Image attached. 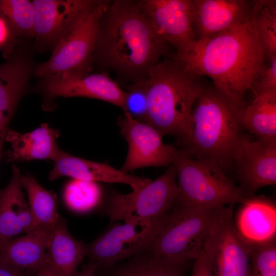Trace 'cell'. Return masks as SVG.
<instances>
[{
  "label": "cell",
  "mask_w": 276,
  "mask_h": 276,
  "mask_svg": "<svg viewBox=\"0 0 276 276\" xmlns=\"http://www.w3.org/2000/svg\"><path fill=\"white\" fill-rule=\"evenodd\" d=\"M195 75L206 76L222 94L246 104L245 94L266 66L264 50L253 20L197 40L172 55Z\"/></svg>",
  "instance_id": "6da1fadb"
},
{
  "label": "cell",
  "mask_w": 276,
  "mask_h": 276,
  "mask_svg": "<svg viewBox=\"0 0 276 276\" xmlns=\"http://www.w3.org/2000/svg\"><path fill=\"white\" fill-rule=\"evenodd\" d=\"M168 44L137 1H110L100 19L93 65L135 82L146 78L148 70L166 53Z\"/></svg>",
  "instance_id": "7a4b0ae2"
},
{
  "label": "cell",
  "mask_w": 276,
  "mask_h": 276,
  "mask_svg": "<svg viewBox=\"0 0 276 276\" xmlns=\"http://www.w3.org/2000/svg\"><path fill=\"white\" fill-rule=\"evenodd\" d=\"M246 105L228 98L213 84L204 83L193 107L190 137L182 150L217 164L226 173L232 168L244 134L242 116Z\"/></svg>",
  "instance_id": "3957f363"
},
{
  "label": "cell",
  "mask_w": 276,
  "mask_h": 276,
  "mask_svg": "<svg viewBox=\"0 0 276 276\" xmlns=\"http://www.w3.org/2000/svg\"><path fill=\"white\" fill-rule=\"evenodd\" d=\"M146 81L148 123L186 145L193 107L204 85L200 76L173 58H166L148 70Z\"/></svg>",
  "instance_id": "277c9868"
},
{
  "label": "cell",
  "mask_w": 276,
  "mask_h": 276,
  "mask_svg": "<svg viewBox=\"0 0 276 276\" xmlns=\"http://www.w3.org/2000/svg\"><path fill=\"white\" fill-rule=\"evenodd\" d=\"M178 195L175 205L215 209L243 203L247 199L217 164L198 159L178 150L174 163Z\"/></svg>",
  "instance_id": "5b68a950"
},
{
  "label": "cell",
  "mask_w": 276,
  "mask_h": 276,
  "mask_svg": "<svg viewBox=\"0 0 276 276\" xmlns=\"http://www.w3.org/2000/svg\"><path fill=\"white\" fill-rule=\"evenodd\" d=\"M227 206L215 209L175 205L164 225L146 250L171 262L187 264L202 250L205 237L219 222Z\"/></svg>",
  "instance_id": "8992f818"
},
{
  "label": "cell",
  "mask_w": 276,
  "mask_h": 276,
  "mask_svg": "<svg viewBox=\"0 0 276 276\" xmlns=\"http://www.w3.org/2000/svg\"><path fill=\"white\" fill-rule=\"evenodd\" d=\"M174 164L166 172L136 192L128 194L116 192L107 208L110 220L165 222L175 206L178 195Z\"/></svg>",
  "instance_id": "52a82bcc"
},
{
  "label": "cell",
  "mask_w": 276,
  "mask_h": 276,
  "mask_svg": "<svg viewBox=\"0 0 276 276\" xmlns=\"http://www.w3.org/2000/svg\"><path fill=\"white\" fill-rule=\"evenodd\" d=\"M110 1H100L87 16L58 44L47 61L38 63L35 76L91 72L100 19Z\"/></svg>",
  "instance_id": "ba28073f"
},
{
  "label": "cell",
  "mask_w": 276,
  "mask_h": 276,
  "mask_svg": "<svg viewBox=\"0 0 276 276\" xmlns=\"http://www.w3.org/2000/svg\"><path fill=\"white\" fill-rule=\"evenodd\" d=\"M36 90L43 110L55 108L58 97H85L104 101L123 109L126 91L105 73L60 74L38 78Z\"/></svg>",
  "instance_id": "9c48e42d"
},
{
  "label": "cell",
  "mask_w": 276,
  "mask_h": 276,
  "mask_svg": "<svg viewBox=\"0 0 276 276\" xmlns=\"http://www.w3.org/2000/svg\"><path fill=\"white\" fill-rule=\"evenodd\" d=\"M165 222L125 221L86 244V256L97 268L133 257L148 249Z\"/></svg>",
  "instance_id": "30bf717a"
},
{
  "label": "cell",
  "mask_w": 276,
  "mask_h": 276,
  "mask_svg": "<svg viewBox=\"0 0 276 276\" xmlns=\"http://www.w3.org/2000/svg\"><path fill=\"white\" fill-rule=\"evenodd\" d=\"M35 51H52L99 3L100 0H33Z\"/></svg>",
  "instance_id": "8fae6325"
},
{
  "label": "cell",
  "mask_w": 276,
  "mask_h": 276,
  "mask_svg": "<svg viewBox=\"0 0 276 276\" xmlns=\"http://www.w3.org/2000/svg\"><path fill=\"white\" fill-rule=\"evenodd\" d=\"M233 216V206H227L205 237L202 250L214 276H251L248 248L235 227Z\"/></svg>",
  "instance_id": "7c38bea8"
},
{
  "label": "cell",
  "mask_w": 276,
  "mask_h": 276,
  "mask_svg": "<svg viewBox=\"0 0 276 276\" xmlns=\"http://www.w3.org/2000/svg\"><path fill=\"white\" fill-rule=\"evenodd\" d=\"M118 123L128 145L122 171L128 173L144 167L174 164L178 150L164 144L163 135L153 126L134 119L126 112L119 117Z\"/></svg>",
  "instance_id": "4fadbf2b"
},
{
  "label": "cell",
  "mask_w": 276,
  "mask_h": 276,
  "mask_svg": "<svg viewBox=\"0 0 276 276\" xmlns=\"http://www.w3.org/2000/svg\"><path fill=\"white\" fill-rule=\"evenodd\" d=\"M31 42H20L6 61L0 64V139H5L9 124L30 82L38 63Z\"/></svg>",
  "instance_id": "5bb4252c"
},
{
  "label": "cell",
  "mask_w": 276,
  "mask_h": 276,
  "mask_svg": "<svg viewBox=\"0 0 276 276\" xmlns=\"http://www.w3.org/2000/svg\"><path fill=\"white\" fill-rule=\"evenodd\" d=\"M143 14L156 33L184 52L197 40L193 26L192 0L137 1Z\"/></svg>",
  "instance_id": "9a60e30c"
},
{
  "label": "cell",
  "mask_w": 276,
  "mask_h": 276,
  "mask_svg": "<svg viewBox=\"0 0 276 276\" xmlns=\"http://www.w3.org/2000/svg\"><path fill=\"white\" fill-rule=\"evenodd\" d=\"M232 168L239 187L246 197L259 189L276 182V141L253 139L243 135L236 150Z\"/></svg>",
  "instance_id": "2e32d148"
},
{
  "label": "cell",
  "mask_w": 276,
  "mask_h": 276,
  "mask_svg": "<svg viewBox=\"0 0 276 276\" xmlns=\"http://www.w3.org/2000/svg\"><path fill=\"white\" fill-rule=\"evenodd\" d=\"M254 1L192 0L197 40L212 36L250 21Z\"/></svg>",
  "instance_id": "e0dca14e"
},
{
  "label": "cell",
  "mask_w": 276,
  "mask_h": 276,
  "mask_svg": "<svg viewBox=\"0 0 276 276\" xmlns=\"http://www.w3.org/2000/svg\"><path fill=\"white\" fill-rule=\"evenodd\" d=\"M53 168L49 179L55 180L67 176L86 181L124 183L130 186L132 191L141 189L151 180L130 175L105 164L74 156L60 149L53 160Z\"/></svg>",
  "instance_id": "ac0fdd59"
},
{
  "label": "cell",
  "mask_w": 276,
  "mask_h": 276,
  "mask_svg": "<svg viewBox=\"0 0 276 276\" xmlns=\"http://www.w3.org/2000/svg\"><path fill=\"white\" fill-rule=\"evenodd\" d=\"M21 173L13 164L8 185L0 190V245L21 233L35 232L33 219L21 182Z\"/></svg>",
  "instance_id": "d6986e66"
},
{
  "label": "cell",
  "mask_w": 276,
  "mask_h": 276,
  "mask_svg": "<svg viewBox=\"0 0 276 276\" xmlns=\"http://www.w3.org/2000/svg\"><path fill=\"white\" fill-rule=\"evenodd\" d=\"M235 227L243 240L259 244L276 239V207L264 196H249L242 203Z\"/></svg>",
  "instance_id": "ffe728a7"
},
{
  "label": "cell",
  "mask_w": 276,
  "mask_h": 276,
  "mask_svg": "<svg viewBox=\"0 0 276 276\" xmlns=\"http://www.w3.org/2000/svg\"><path fill=\"white\" fill-rule=\"evenodd\" d=\"M59 136V131L47 123L25 133L9 129L5 137L10 146L5 153L6 160L12 164L35 159L54 160L60 149L56 142Z\"/></svg>",
  "instance_id": "44dd1931"
},
{
  "label": "cell",
  "mask_w": 276,
  "mask_h": 276,
  "mask_svg": "<svg viewBox=\"0 0 276 276\" xmlns=\"http://www.w3.org/2000/svg\"><path fill=\"white\" fill-rule=\"evenodd\" d=\"M86 256V244L70 233L66 220H60L48 236L45 259L57 276H72Z\"/></svg>",
  "instance_id": "7402d4cb"
},
{
  "label": "cell",
  "mask_w": 276,
  "mask_h": 276,
  "mask_svg": "<svg viewBox=\"0 0 276 276\" xmlns=\"http://www.w3.org/2000/svg\"><path fill=\"white\" fill-rule=\"evenodd\" d=\"M49 235L37 232L0 245V262L35 274L44 261Z\"/></svg>",
  "instance_id": "603a6c76"
},
{
  "label": "cell",
  "mask_w": 276,
  "mask_h": 276,
  "mask_svg": "<svg viewBox=\"0 0 276 276\" xmlns=\"http://www.w3.org/2000/svg\"><path fill=\"white\" fill-rule=\"evenodd\" d=\"M20 179L28 195L35 232L49 235L61 217L56 195L43 188L31 174L21 173Z\"/></svg>",
  "instance_id": "cb8c5ba5"
},
{
  "label": "cell",
  "mask_w": 276,
  "mask_h": 276,
  "mask_svg": "<svg viewBox=\"0 0 276 276\" xmlns=\"http://www.w3.org/2000/svg\"><path fill=\"white\" fill-rule=\"evenodd\" d=\"M242 123L256 139L276 141V90L256 95L244 108Z\"/></svg>",
  "instance_id": "d4e9b609"
},
{
  "label": "cell",
  "mask_w": 276,
  "mask_h": 276,
  "mask_svg": "<svg viewBox=\"0 0 276 276\" xmlns=\"http://www.w3.org/2000/svg\"><path fill=\"white\" fill-rule=\"evenodd\" d=\"M185 265L155 257L146 251L133 256L114 276H183Z\"/></svg>",
  "instance_id": "484cf974"
},
{
  "label": "cell",
  "mask_w": 276,
  "mask_h": 276,
  "mask_svg": "<svg viewBox=\"0 0 276 276\" xmlns=\"http://www.w3.org/2000/svg\"><path fill=\"white\" fill-rule=\"evenodd\" d=\"M252 19L270 61L276 57L275 0H254Z\"/></svg>",
  "instance_id": "4316f807"
},
{
  "label": "cell",
  "mask_w": 276,
  "mask_h": 276,
  "mask_svg": "<svg viewBox=\"0 0 276 276\" xmlns=\"http://www.w3.org/2000/svg\"><path fill=\"white\" fill-rule=\"evenodd\" d=\"M0 12L7 19L20 41L32 40L35 25L32 1L0 0Z\"/></svg>",
  "instance_id": "83f0119b"
},
{
  "label": "cell",
  "mask_w": 276,
  "mask_h": 276,
  "mask_svg": "<svg viewBox=\"0 0 276 276\" xmlns=\"http://www.w3.org/2000/svg\"><path fill=\"white\" fill-rule=\"evenodd\" d=\"M101 190L96 182L72 179L65 186L63 198L66 205L77 212H86L98 204Z\"/></svg>",
  "instance_id": "f1b7e54d"
},
{
  "label": "cell",
  "mask_w": 276,
  "mask_h": 276,
  "mask_svg": "<svg viewBox=\"0 0 276 276\" xmlns=\"http://www.w3.org/2000/svg\"><path fill=\"white\" fill-rule=\"evenodd\" d=\"M246 244L251 276H276V239L263 244Z\"/></svg>",
  "instance_id": "f546056e"
},
{
  "label": "cell",
  "mask_w": 276,
  "mask_h": 276,
  "mask_svg": "<svg viewBox=\"0 0 276 276\" xmlns=\"http://www.w3.org/2000/svg\"><path fill=\"white\" fill-rule=\"evenodd\" d=\"M134 119L148 123L146 79L134 82L126 91L123 109Z\"/></svg>",
  "instance_id": "4dcf8cb0"
},
{
  "label": "cell",
  "mask_w": 276,
  "mask_h": 276,
  "mask_svg": "<svg viewBox=\"0 0 276 276\" xmlns=\"http://www.w3.org/2000/svg\"><path fill=\"white\" fill-rule=\"evenodd\" d=\"M21 42L7 19L0 12V52L7 59Z\"/></svg>",
  "instance_id": "1f68e13d"
},
{
  "label": "cell",
  "mask_w": 276,
  "mask_h": 276,
  "mask_svg": "<svg viewBox=\"0 0 276 276\" xmlns=\"http://www.w3.org/2000/svg\"><path fill=\"white\" fill-rule=\"evenodd\" d=\"M269 62L270 65H266L252 87L256 95L276 90V57Z\"/></svg>",
  "instance_id": "d6a6232c"
},
{
  "label": "cell",
  "mask_w": 276,
  "mask_h": 276,
  "mask_svg": "<svg viewBox=\"0 0 276 276\" xmlns=\"http://www.w3.org/2000/svg\"><path fill=\"white\" fill-rule=\"evenodd\" d=\"M191 276H214L210 262L203 250L194 260Z\"/></svg>",
  "instance_id": "836d02e7"
},
{
  "label": "cell",
  "mask_w": 276,
  "mask_h": 276,
  "mask_svg": "<svg viewBox=\"0 0 276 276\" xmlns=\"http://www.w3.org/2000/svg\"><path fill=\"white\" fill-rule=\"evenodd\" d=\"M35 274L0 262V276H34Z\"/></svg>",
  "instance_id": "e575fe53"
},
{
  "label": "cell",
  "mask_w": 276,
  "mask_h": 276,
  "mask_svg": "<svg viewBox=\"0 0 276 276\" xmlns=\"http://www.w3.org/2000/svg\"><path fill=\"white\" fill-rule=\"evenodd\" d=\"M35 276H57L45 258L42 265L38 268Z\"/></svg>",
  "instance_id": "d590c367"
},
{
  "label": "cell",
  "mask_w": 276,
  "mask_h": 276,
  "mask_svg": "<svg viewBox=\"0 0 276 276\" xmlns=\"http://www.w3.org/2000/svg\"><path fill=\"white\" fill-rule=\"evenodd\" d=\"M97 267L91 263L84 266L80 271H77L72 276H97L95 274Z\"/></svg>",
  "instance_id": "8d00e7d4"
},
{
  "label": "cell",
  "mask_w": 276,
  "mask_h": 276,
  "mask_svg": "<svg viewBox=\"0 0 276 276\" xmlns=\"http://www.w3.org/2000/svg\"><path fill=\"white\" fill-rule=\"evenodd\" d=\"M5 142V139H0V162L3 155V147Z\"/></svg>",
  "instance_id": "74e56055"
}]
</instances>
